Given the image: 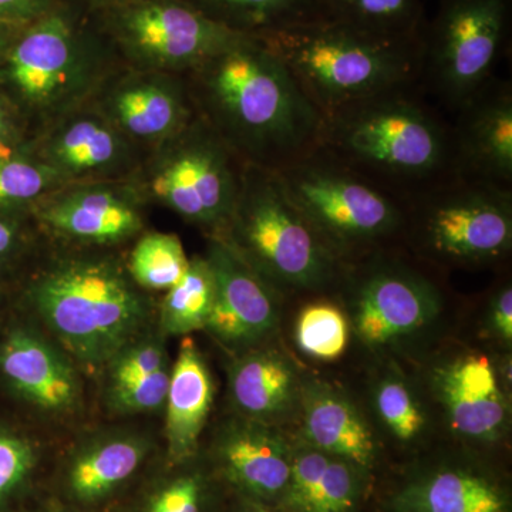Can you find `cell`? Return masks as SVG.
Returning a JSON list of instances; mask_svg holds the SVG:
<instances>
[{"instance_id":"obj_1","label":"cell","mask_w":512,"mask_h":512,"mask_svg":"<svg viewBox=\"0 0 512 512\" xmlns=\"http://www.w3.org/2000/svg\"><path fill=\"white\" fill-rule=\"evenodd\" d=\"M184 77L198 116L245 164L278 173L319 147L322 114L259 37H239Z\"/></svg>"},{"instance_id":"obj_2","label":"cell","mask_w":512,"mask_h":512,"mask_svg":"<svg viewBox=\"0 0 512 512\" xmlns=\"http://www.w3.org/2000/svg\"><path fill=\"white\" fill-rule=\"evenodd\" d=\"M319 147L403 202L456 175L453 127L420 83L326 114Z\"/></svg>"},{"instance_id":"obj_3","label":"cell","mask_w":512,"mask_h":512,"mask_svg":"<svg viewBox=\"0 0 512 512\" xmlns=\"http://www.w3.org/2000/svg\"><path fill=\"white\" fill-rule=\"evenodd\" d=\"M29 301L64 352L99 369L150 328L151 305L109 255H73L52 262L37 275Z\"/></svg>"},{"instance_id":"obj_4","label":"cell","mask_w":512,"mask_h":512,"mask_svg":"<svg viewBox=\"0 0 512 512\" xmlns=\"http://www.w3.org/2000/svg\"><path fill=\"white\" fill-rule=\"evenodd\" d=\"M256 37L285 63L322 119L353 101L420 83L421 37L390 39L330 20Z\"/></svg>"},{"instance_id":"obj_5","label":"cell","mask_w":512,"mask_h":512,"mask_svg":"<svg viewBox=\"0 0 512 512\" xmlns=\"http://www.w3.org/2000/svg\"><path fill=\"white\" fill-rule=\"evenodd\" d=\"M276 291L320 292L340 284V264L272 171L245 165L241 188L220 235Z\"/></svg>"},{"instance_id":"obj_6","label":"cell","mask_w":512,"mask_h":512,"mask_svg":"<svg viewBox=\"0 0 512 512\" xmlns=\"http://www.w3.org/2000/svg\"><path fill=\"white\" fill-rule=\"evenodd\" d=\"M340 264L403 234L404 202L318 147L275 173Z\"/></svg>"},{"instance_id":"obj_7","label":"cell","mask_w":512,"mask_h":512,"mask_svg":"<svg viewBox=\"0 0 512 512\" xmlns=\"http://www.w3.org/2000/svg\"><path fill=\"white\" fill-rule=\"evenodd\" d=\"M424 255L488 264L512 249V188L451 175L404 202V228Z\"/></svg>"},{"instance_id":"obj_8","label":"cell","mask_w":512,"mask_h":512,"mask_svg":"<svg viewBox=\"0 0 512 512\" xmlns=\"http://www.w3.org/2000/svg\"><path fill=\"white\" fill-rule=\"evenodd\" d=\"M244 161L202 117L156 147L134 181L151 198L183 220L220 235L234 211Z\"/></svg>"},{"instance_id":"obj_9","label":"cell","mask_w":512,"mask_h":512,"mask_svg":"<svg viewBox=\"0 0 512 512\" xmlns=\"http://www.w3.org/2000/svg\"><path fill=\"white\" fill-rule=\"evenodd\" d=\"M511 22L512 0H441L421 35L424 93L456 113L493 79Z\"/></svg>"},{"instance_id":"obj_10","label":"cell","mask_w":512,"mask_h":512,"mask_svg":"<svg viewBox=\"0 0 512 512\" xmlns=\"http://www.w3.org/2000/svg\"><path fill=\"white\" fill-rule=\"evenodd\" d=\"M111 22L114 35L138 69L177 76H187L245 36L183 0L123 3L114 9Z\"/></svg>"},{"instance_id":"obj_11","label":"cell","mask_w":512,"mask_h":512,"mask_svg":"<svg viewBox=\"0 0 512 512\" xmlns=\"http://www.w3.org/2000/svg\"><path fill=\"white\" fill-rule=\"evenodd\" d=\"M6 77L29 109L56 119L82 106L106 79L60 15L42 16L20 37L10 50Z\"/></svg>"},{"instance_id":"obj_12","label":"cell","mask_w":512,"mask_h":512,"mask_svg":"<svg viewBox=\"0 0 512 512\" xmlns=\"http://www.w3.org/2000/svg\"><path fill=\"white\" fill-rule=\"evenodd\" d=\"M352 286L353 326L369 348L380 349L416 335L443 308L440 286L403 258L373 252L365 264L345 265Z\"/></svg>"},{"instance_id":"obj_13","label":"cell","mask_w":512,"mask_h":512,"mask_svg":"<svg viewBox=\"0 0 512 512\" xmlns=\"http://www.w3.org/2000/svg\"><path fill=\"white\" fill-rule=\"evenodd\" d=\"M136 183L127 180L63 185L36 205L39 220L57 237L89 247H110L143 231Z\"/></svg>"},{"instance_id":"obj_14","label":"cell","mask_w":512,"mask_h":512,"mask_svg":"<svg viewBox=\"0 0 512 512\" xmlns=\"http://www.w3.org/2000/svg\"><path fill=\"white\" fill-rule=\"evenodd\" d=\"M205 258L214 274L215 302L204 330L235 353L261 346L278 328L281 292L220 237L210 238Z\"/></svg>"},{"instance_id":"obj_15","label":"cell","mask_w":512,"mask_h":512,"mask_svg":"<svg viewBox=\"0 0 512 512\" xmlns=\"http://www.w3.org/2000/svg\"><path fill=\"white\" fill-rule=\"evenodd\" d=\"M136 148L97 107L80 106L46 131L35 158L67 184L127 180L136 165Z\"/></svg>"},{"instance_id":"obj_16","label":"cell","mask_w":512,"mask_h":512,"mask_svg":"<svg viewBox=\"0 0 512 512\" xmlns=\"http://www.w3.org/2000/svg\"><path fill=\"white\" fill-rule=\"evenodd\" d=\"M96 107L137 147L160 146L197 116L184 76L144 70L104 89Z\"/></svg>"},{"instance_id":"obj_17","label":"cell","mask_w":512,"mask_h":512,"mask_svg":"<svg viewBox=\"0 0 512 512\" xmlns=\"http://www.w3.org/2000/svg\"><path fill=\"white\" fill-rule=\"evenodd\" d=\"M456 174L512 188V84L493 77L456 111Z\"/></svg>"},{"instance_id":"obj_18","label":"cell","mask_w":512,"mask_h":512,"mask_svg":"<svg viewBox=\"0 0 512 512\" xmlns=\"http://www.w3.org/2000/svg\"><path fill=\"white\" fill-rule=\"evenodd\" d=\"M30 329H13L0 343V375L23 400L49 414L73 412L82 383L72 360Z\"/></svg>"},{"instance_id":"obj_19","label":"cell","mask_w":512,"mask_h":512,"mask_svg":"<svg viewBox=\"0 0 512 512\" xmlns=\"http://www.w3.org/2000/svg\"><path fill=\"white\" fill-rule=\"evenodd\" d=\"M433 384L457 434L476 441H497L504 436L510 406L487 356L456 357L436 370Z\"/></svg>"},{"instance_id":"obj_20","label":"cell","mask_w":512,"mask_h":512,"mask_svg":"<svg viewBox=\"0 0 512 512\" xmlns=\"http://www.w3.org/2000/svg\"><path fill=\"white\" fill-rule=\"evenodd\" d=\"M215 454L232 483L259 498L284 495L292 447L276 426L237 416L222 424Z\"/></svg>"},{"instance_id":"obj_21","label":"cell","mask_w":512,"mask_h":512,"mask_svg":"<svg viewBox=\"0 0 512 512\" xmlns=\"http://www.w3.org/2000/svg\"><path fill=\"white\" fill-rule=\"evenodd\" d=\"M302 386L289 357L276 349L256 346L229 365V399L237 416L269 426L299 410Z\"/></svg>"},{"instance_id":"obj_22","label":"cell","mask_w":512,"mask_h":512,"mask_svg":"<svg viewBox=\"0 0 512 512\" xmlns=\"http://www.w3.org/2000/svg\"><path fill=\"white\" fill-rule=\"evenodd\" d=\"M299 410L303 443L357 467L372 466L375 434L355 404L336 387L322 382L303 384Z\"/></svg>"},{"instance_id":"obj_23","label":"cell","mask_w":512,"mask_h":512,"mask_svg":"<svg viewBox=\"0 0 512 512\" xmlns=\"http://www.w3.org/2000/svg\"><path fill=\"white\" fill-rule=\"evenodd\" d=\"M214 380L194 340L185 338L171 367L165 399V440L174 464L195 456L214 403Z\"/></svg>"},{"instance_id":"obj_24","label":"cell","mask_w":512,"mask_h":512,"mask_svg":"<svg viewBox=\"0 0 512 512\" xmlns=\"http://www.w3.org/2000/svg\"><path fill=\"white\" fill-rule=\"evenodd\" d=\"M99 436L79 451L67 476L70 491L80 501L99 500L127 481L150 448L138 431L117 430Z\"/></svg>"},{"instance_id":"obj_25","label":"cell","mask_w":512,"mask_h":512,"mask_svg":"<svg viewBox=\"0 0 512 512\" xmlns=\"http://www.w3.org/2000/svg\"><path fill=\"white\" fill-rule=\"evenodd\" d=\"M397 504L404 512H508L507 497L497 484L460 468L421 478Z\"/></svg>"},{"instance_id":"obj_26","label":"cell","mask_w":512,"mask_h":512,"mask_svg":"<svg viewBox=\"0 0 512 512\" xmlns=\"http://www.w3.org/2000/svg\"><path fill=\"white\" fill-rule=\"evenodd\" d=\"M323 20L390 39H416L427 19L423 0H320Z\"/></svg>"},{"instance_id":"obj_27","label":"cell","mask_w":512,"mask_h":512,"mask_svg":"<svg viewBox=\"0 0 512 512\" xmlns=\"http://www.w3.org/2000/svg\"><path fill=\"white\" fill-rule=\"evenodd\" d=\"M198 8L242 35L262 36L323 20L320 0H198Z\"/></svg>"},{"instance_id":"obj_28","label":"cell","mask_w":512,"mask_h":512,"mask_svg":"<svg viewBox=\"0 0 512 512\" xmlns=\"http://www.w3.org/2000/svg\"><path fill=\"white\" fill-rule=\"evenodd\" d=\"M215 302V279L204 256H192L183 278L165 292L160 306V332L187 336L204 330Z\"/></svg>"},{"instance_id":"obj_29","label":"cell","mask_w":512,"mask_h":512,"mask_svg":"<svg viewBox=\"0 0 512 512\" xmlns=\"http://www.w3.org/2000/svg\"><path fill=\"white\" fill-rule=\"evenodd\" d=\"M188 265L190 258L178 235L147 232L131 251L127 269L143 291L167 292L183 278Z\"/></svg>"},{"instance_id":"obj_30","label":"cell","mask_w":512,"mask_h":512,"mask_svg":"<svg viewBox=\"0 0 512 512\" xmlns=\"http://www.w3.org/2000/svg\"><path fill=\"white\" fill-rule=\"evenodd\" d=\"M350 328L345 312L329 301L308 303L295 325L296 345L306 356L332 362L345 353Z\"/></svg>"},{"instance_id":"obj_31","label":"cell","mask_w":512,"mask_h":512,"mask_svg":"<svg viewBox=\"0 0 512 512\" xmlns=\"http://www.w3.org/2000/svg\"><path fill=\"white\" fill-rule=\"evenodd\" d=\"M66 181L49 165L26 157H0V210L36 207Z\"/></svg>"},{"instance_id":"obj_32","label":"cell","mask_w":512,"mask_h":512,"mask_svg":"<svg viewBox=\"0 0 512 512\" xmlns=\"http://www.w3.org/2000/svg\"><path fill=\"white\" fill-rule=\"evenodd\" d=\"M375 406L383 426L402 443H412L426 430L423 406L412 387L400 377L389 376L377 384Z\"/></svg>"},{"instance_id":"obj_33","label":"cell","mask_w":512,"mask_h":512,"mask_svg":"<svg viewBox=\"0 0 512 512\" xmlns=\"http://www.w3.org/2000/svg\"><path fill=\"white\" fill-rule=\"evenodd\" d=\"M163 336L161 332H150L148 329L124 346L104 367L109 380L107 387L136 382L161 367L170 365Z\"/></svg>"},{"instance_id":"obj_34","label":"cell","mask_w":512,"mask_h":512,"mask_svg":"<svg viewBox=\"0 0 512 512\" xmlns=\"http://www.w3.org/2000/svg\"><path fill=\"white\" fill-rule=\"evenodd\" d=\"M359 468L343 458L330 456L305 512L352 511L359 495Z\"/></svg>"},{"instance_id":"obj_35","label":"cell","mask_w":512,"mask_h":512,"mask_svg":"<svg viewBox=\"0 0 512 512\" xmlns=\"http://www.w3.org/2000/svg\"><path fill=\"white\" fill-rule=\"evenodd\" d=\"M171 366H163L136 382L107 387V403L114 413L133 414L156 413L163 409L170 384Z\"/></svg>"},{"instance_id":"obj_36","label":"cell","mask_w":512,"mask_h":512,"mask_svg":"<svg viewBox=\"0 0 512 512\" xmlns=\"http://www.w3.org/2000/svg\"><path fill=\"white\" fill-rule=\"evenodd\" d=\"M35 460V451L28 441L0 431V501L29 476Z\"/></svg>"},{"instance_id":"obj_37","label":"cell","mask_w":512,"mask_h":512,"mask_svg":"<svg viewBox=\"0 0 512 512\" xmlns=\"http://www.w3.org/2000/svg\"><path fill=\"white\" fill-rule=\"evenodd\" d=\"M202 494L200 477L181 476L151 497L147 512H202Z\"/></svg>"},{"instance_id":"obj_38","label":"cell","mask_w":512,"mask_h":512,"mask_svg":"<svg viewBox=\"0 0 512 512\" xmlns=\"http://www.w3.org/2000/svg\"><path fill=\"white\" fill-rule=\"evenodd\" d=\"M491 330L504 343L511 345L512 342V288L510 284H504L494 293L490 302Z\"/></svg>"},{"instance_id":"obj_39","label":"cell","mask_w":512,"mask_h":512,"mask_svg":"<svg viewBox=\"0 0 512 512\" xmlns=\"http://www.w3.org/2000/svg\"><path fill=\"white\" fill-rule=\"evenodd\" d=\"M49 0H0V16L9 19L42 18Z\"/></svg>"},{"instance_id":"obj_40","label":"cell","mask_w":512,"mask_h":512,"mask_svg":"<svg viewBox=\"0 0 512 512\" xmlns=\"http://www.w3.org/2000/svg\"><path fill=\"white\" fill-rule=\"evenodd\" d=\"M18 242V229L12 222L0 218V261L15 249Z\"/></svg>"},{"instance_id":"obj_41","label":"cell","mask_w":512,"mask_h":512,"mask_svg":"<svg viewBox=\"0 0 512 512\" xmlns=\"http://www.w3.org/2000/svg\"><path fill=\"white\" fill-rule=\"evenodd\" d=\"M10 127L8 119H6L5 110L0 103V157L12 156V150L9 146Z\"/></svg>"},{"instance_id":"obj_42","label":"cell","mask_w":512,"mask_h":512,"mask_svg":"<svg viewBox=\"0 0 512 512\" xmlns=\"http://www.w3.org/2000/svg\"><path fill=\"white\" fill-rule=\"evenodd\" d=\"M245 512H281L272 510V508L265 507V505L259 503H249Z\"/></svg>"},{"instance_id":"obj_43","label":"cell","mask_w":512,"mask_h":512,"mask_svg":"<svg viewBox=\"0 0 512 512\" xmlns=\"http://www.w3.org/2000/svg\"><path fill=\"white\" fill-rule=\"evenodd\" d=\"M101 2H107L111 3V5L119 6L123 5V3L134 2V0H101Z\"/></svg>"},{"instance_id":"obj_44","label":"cell","mask_w":512,"mask_h":512,"mask_svg":"<svg viewBox=\"0 0 512 512\" xmlns=\"http://www.w3.org/2000/svg\"><path fill=\"white\" fill-rule=\"evenodd\" d=\"M3 45L2 35H0V47Z\"/></svg>"}]
</instances>
